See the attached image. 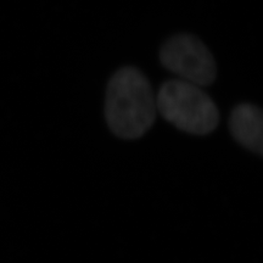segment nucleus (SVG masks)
<instances>
[{
	"label": "nucleus",
	"instance_id": "nucleus-1",
	"mask_svg": "<svg viewBox=\"0 0 263 263\" xmlns=\"http://www.w3.org/2000/svg\"><path fill=\"white\" fill-rule=\"evenodd\" d=\"M156 98L147 78L136 67L118 70L108 82L105 117L123 139L143 137L156 118Z\"/></svg>",
	"mask_w": 263,
	"mask_h": 263
},
{
	"label": "nucleus",
	"instance_id": "nucleus-2",
	"mask_svg": "<svg viewBox=\"0 0 263 263\" xmlns=\"http://www.w3.org/2000/svg\"><path fill=\"white\" fill-rule=\"evenodd\" d=\"M156 107L162 117L178 129L205 136L216 129L219 112L211 98L199 85L172 80L161 85Z\"/></svg>",
	"mask_w": 263,
	"mask_h": 263
},
{
	"label": "nucleus",
	"instance_id": "nucleus-3",
	"mask_svg": "<svg viewBox=\"0 0 263 263\" xmlns=\"http://www.w3.org/2000/svg\"><path fill=\"white\" fill-rule=\"evenodd\" d=\"M160 60L180 80L199 87L210 85L217 74L216 61L199 38L178 34L168 39L160 50Z\"/></svg>",
	"mask_w": 263,
	"mask_h": 263
},
{
	"label": "nucleus",
	"instance_id": "nucleus-4",
	"mask_svg": "<svg viewBox=\"0 0 263 263\" xmlns=\"http://www.w3.org/2000/svg\"><path fill=\"white\" fill-rule=\"evenodd\" d=\"M229 129L234 139L246 149L263 156V110L251 104L233 108Z\"/></svg>",
	"mask_w": 263,
	"mask_h": 263
}]
</instances>
